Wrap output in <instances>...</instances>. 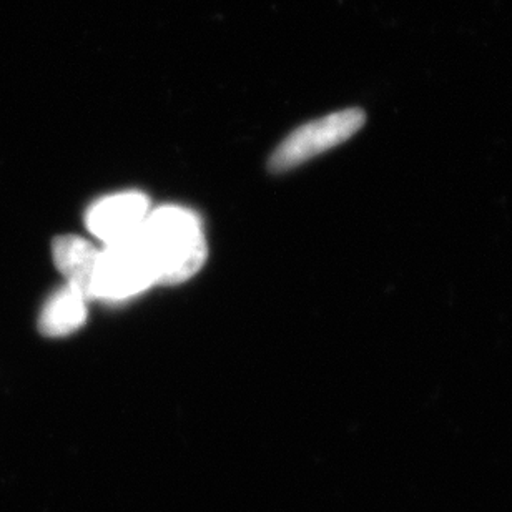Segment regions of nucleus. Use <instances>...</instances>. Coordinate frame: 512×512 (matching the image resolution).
<instances>
[{
	"mask_svg": "<svg viewBox=\"0 0 512 512\" xmlns=\"http://www.w3.org/2000/svg\"><path fill=\"white\" fill-rule=\"evenodd\" d=\"M140 237L152 256L160 285L183 283L207 261L202 223L185 208L163 207L148 213Z\"/></svg>",
	"mask_w": 512,
	"mask_h": 512,
	"instance_id": "obj_1",
	"label": "nucleus"
},
{
	"mask_svg": "<svg viewBox=\"0 0 512 512\" xmlns=\"http://www.w3.org/2000/svg\"><path fill=\"white\" fill-rule=\"evenodd\" d=\"M155 283H158L157 270L140 230L120 242L110 243L100 252L95 273V300H125Z\"/></svg>",
	"mask_w": 512,
	"mask_h": 512,
	"instance_id": "obj_2",
	"label": "nucleus"
},
{
	"mask_svg": "<svg viewBox=\"0 0 512 512\" xmlns=\"http://www.w3.org/2000/svg\"><path fill=\"white\" fill-rule=\"evenodd\" d=\"M365 120L363 110L348 109L301 125L276 147L268 168L273 173H283L300 167L301 163L353 137L365 125Z\"/></svg>",
	"mask_w": 512,
	"mask_h": 512,
	"instance_id": "obj_3",
	"label": "nucleus"
},
{
	"mask_svg": "<svg viewBox=\"0 0 512 512\" xmlns=\"http://www.w3.org/2000/svg\"><path fill=\"white\" fill-rule=\"evenodd\" d=\"M148 207L150 203L143 193H119L95 202L85 223L92 235L110 245L138 232L150 213Z\"/></svg>",
	"mask_w": 512,
	"mask_h": 512,
	"instance_id": "obj_4",
	"label": "nucleus"
},
{
	"mask_svg": "<svg viewBox=\"0 0 512 512\" xmlns=\"http://www.w3.org/2000/svg\"><path fill=\"white\" fill-rule=\"evenodd\" d=\"M54 263L67 280V286L77 291L85 301L95 300V273L100 250L84 238L75 235L57 237L52 243Z\"/></svg>",
	"mask_w": 512,
	"mask_h": 512,
	"instance_id": "obj_5",
	"label": "nucleus"
},
{
	"mask_svg": "<svg viewBox=\"0 0 512 512\" xmlns=\"http://www.w3.org/2000/svg\"><path fill=\"white\" fill-rule=\"evenodd\" d=\"M87 320V301L72 290L70 286L55 291L49 300L45 301L40 311L39 330L42 335L67 336L84 326Z\"/></svg>",
	"mask_w": 512,
	"mask_h": 512,
	"instance_id": "obj_6",
	"label": "nucleus"
}]
</instances>
